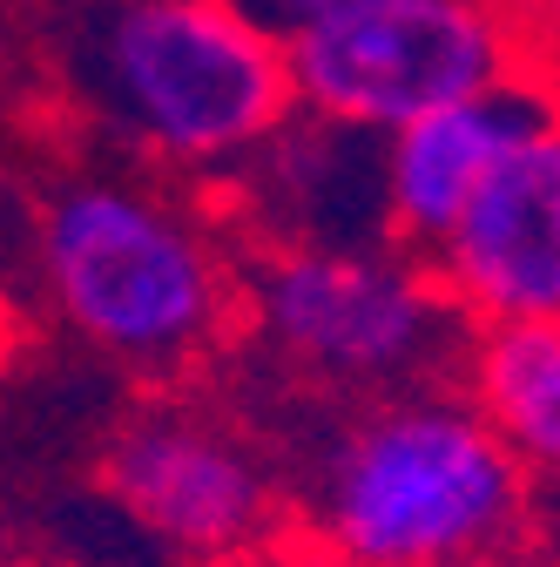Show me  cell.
Wrapping results in <instances>:
<instances>
[{
    "label": "cell",
    "mask_w": 560,
    "mask_h": 567,
    "mask_svg": "<svg viewBox=\"0 0 560 567\" xmlns=\"http://www.w3.org/2000/svg\"><path fill=\"white\" fill-rule=\"evenodd\" d=\"M48 75L122 150L230 183L284 122L291 61L237 0H14Z\"/></svg>",
    "instance_id": "6da1fadb"
},
{
    "label": "cell",
    "mask_w": 560,
    "mask_h": 567,
    "mask_svg": "<svg viewBox=\"0 0 560 567\" xmlns=\"http://www.w3.org/2000/svg\"><path fill=\"white\" fill-rule=\"evenodd\" d=\"M304 520L344 567H500L527 534V466L466 392L412 385L324 433Z\"/></svg>",
    "instance_id": "7a4b0ae2"
},
{
    "label": "cell",
    "mask_w": 560,
    "mask_h": 567,
    "mask_svg": "<svg viewBox=\"0 0 560 567\" xmlns=\"http://www.w3.org/2000/svg\"><path fill=\"white\" fill-rule=\"evenodd\" d=\"M61 318L135 372H183L224 338L237 277L183 203L115 176L61 183L41 224Z\"/></svg>",
    "instance_id": "3957f363"
},
{
    "label": "cell",
    "mask_w": 560,
    "mask_h": 567,
    "mask_svg": "<svg viewBox=\"0 0 560 567\" xmlns=\"http://www.w3.org/2000/svg\"><path fill=\"white\" fill-rule=\"evenodd\" d=\"M243 311L277 365L352 399L439 385L473 331L439 270L392 244H263Z\"/></svg>",
    "instance_id": "277c9868"
},
{
    "label": "cell",
    "mask_w": 560,
    "mask_h": 567,
    "mask_svg": "<svg viewBox=\"0 0 560 567\" xmlns=\"http://www.w3.org/2000/svg\"><path fill=\"white\" fill-rule=\"evenodd\" d=\"M284 61L291 102L359 135H392L426 109L540 68L500 0H365L291 34Z\"/></svg>",
    "instance_id": "5b68a950"
},
{
    "label": "cell",
    "mask_w": 560,
    "mask_h": 567,
    "mask_svg": "<svg viewBox=\"0 0 560 567\" xmlns=\"http://www.w3.org/2000/svg\"><path fill=\"white\" fill-rule=\"evenodd\" d=\"M102 486L149 540H163L183 560L243 554L277 514L263 460L230 425L189 405L135 412L102 453Z\"/></svg>",
    "instance_id": "8992f818"
},
{
    "label": "cell",
    "mask_w": 560,
    "mask_h": 567,
    "mask_svg": "<svg viewBox=\"0 0 560 567\" xmlns=\"http://www.w3.org/2000/svg\"><path fill=\"white\" fill-rule=\"evenodd\" d=\"M547 115H560V75L527 68L514 82H494V89H479L466 102L426 109L405 128L378 135L385 244L433 264V250L453 237V224L486 189V176H494Z\"/></svg>",
    "instance_id": "52a82bcc"
},
{
    "label": "cell",
    "mask_w": 560,
    "mask_h": 567,
    "mask_svg": "<svg viewBox=\"0 0 560 567\" xmlns=\"http://www.w3.org/2000/svg\"><path fill=\"white\" fill-rule=\"evenodd\" d=\"M433 270L466 324L560 318V115L486 176Z\"/></svg>",
    "instance_id": "ba28073f"
},
{
    "label": "cell",
    "mask_w": 560,
    "mask_h": 567,
    "mask_svg": "<svg viewBox=\"0 0 560 567\" xmlns=\"http://www.w3.org/2000/svg\"><path fill=\"white\" fill-rule=\"evenodd\" d=\"M263 244H385L378 135L291 109L230 176Z\"/></svg>",
    "instance_id": "9c48e42d"
},
{
    "label": "cell",
    "mask_w": 560,
    "mask_h": 567,
    "mask_svg": "<svg viewBox=\"0 0 560 567\" xmlns=\"http://www.w3.org/2000/svg\"><path fill=\"white\" fill-rule=\"evenodd\" d=\"M466 405L527 473H560V318L473 324L459 344Z\"/></svg>",
    "instance_id": "30bf717a"
},
{
    "label": "cell",
    "mask_w": 560,
    "mask_h": 567,
    "mask_svg": "<svg viewBox=\"0 0 560 567\" xmlns=\"http://www.w3.org/2000/svg\"><path fill=\"white\" fill-rule=\"evenodd\" d=\"M237 8L257 28H270L277 41H291V34H304V28H318V21H331L344 8H365V0H237Z\"/></svg>",
    "instance_id": "8fae6325"
},
{
    "label": "cell",
    "mask_w": 560,
    "mask_h": 567,
    "mask_svg": "<svg viewBox=\"0 0 560 567\" xmlns=\"http://www.w3.org/2000/svg\"><path fill=\"white\" fill-rule=\"evenodd\" d=\"M500 8H507L514 28L527 34L533 61L547 68V75H560V0H500Z\"/></svg>",
    "instance_id": "7c38bea8"
}]
</instances>
